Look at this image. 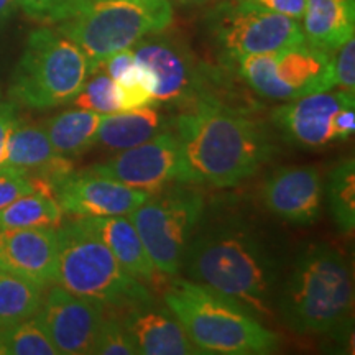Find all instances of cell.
Returning <instances> with one entry per match:
<instances>
[{
	"instance_id": "obj_1",
	"label": "cell",
	"mask_w": 355,
	"mask_h": 355,
	"mask_svg": "<svg viewBox=\"0 0 355 355\" xmlns=\"http://www.w3.org/2000/svg\"><path fill=\"white\" fill-rule=\"evenodd\" d=\"M181 270L191 282L229 296L259 319L275 316L282 255L270 234L242 212L204 211Z\"/></svg>"
},
{
	"instance_id": "obj_2",
	"label": "cell",
	"mask_w": 355,
	"mask_h": 355,
	"mask_svg": "<svg viewBox=\"0 0 355 355\" xmlns=\"http://www.w3.org/2000/svg\"><path fill=\"white\" fill-rule=\"evenodd\" d=\"M181 150L180 183L234 188L278 153L273 133L245 109L201 102L171 119Z\"/></svg>"
},
{
	"instance_id": "obj_3",
	"label": "cell",
	"mask_w": 355,
	"mask_h": 355,
	"mask_svg": "<svg viewBox=\"0 0 355 355\" xmlns=\"http://www.w3.org/2000/svg\"><path fill=\"white\" fill-rule=\"evenodd\" d=\"M277 311L298 334L339 337L349 332L354 282L344 255L326 242L306 245L279 286Z\"/></svg>"
},
{
	"instance_id": "obj_4",
	"label": "cell",
	"mask_w": 355,
	"mask_h": 355,
	"mask_svg": "<svg viewBox=\"0 0 355 355\" xmlns=\"http://www.w3.org/2000/svg\"><path fill=\"white\" fill-rule=\"evenodd\" d=\"M165 304L201 354L263 355L279 349V339L241 303L191 279H173Z\"/></svg>"
},
{
	"instance_id": "obj_5",
	"label": "cell",
	"mask_w": 355,
	"mask_h": 355,
	"mask_svg": "<svg viewBox=\"0 0 355 355\" xmlns=\"http://www.w3.org/2000/svg\"><path fill=\"white\" fill-rule=\"evenodd\" d=\"M56 239V285L115 311L152 298L148 288L123 270L86 217L58 225Z\"/></svg>"
},
{
	"instance_id": "obj_6",
	"label": "cell",
	"mask_w": 355,
	"mask_h": 355,
	"mask_svg": "<svg viewBox=\"0 0 355 355\" xmlns=\"http://www.w3.org/2000/svg\"><path fill=\"white\" fill-rule=\"evenodd\" d=\"M99 68L60 30L30 33L8 87V99L30 109L71 104L84 83Z\"/></svg>"
},
{
	"instance_id": "obj_7",
	"label": "cell",
	"mask_w": 355,
	"mask_h": 355,
	"mask_svg": "<svg viewBox=\"0 0 355 355\" xmlns=\"http://www.w3.org/2000/svg\"><path fill=\"white\" fill-rule=\"evenodd\" d=\"M171 0H91L58 30L101 66L114 53L128 50L173 24Z\"/></svg>"
},
{
	"instance_id": "obj_8",
	"label": "cell",
	"mask_w": 355,
	"mask_h": 355,
	"mask_svg": "<svg viewBox=\"0 0 355 355\" xmlns=\"http://www.w3.org/2000/svg\"><path fill=\"white\" fill-rule=\"evenodd\" d=\"M135 60L155 78V104L188 110L201 102L239 107L229 101L230 86L224 78L199 61L180 38L158 32L132 46ZM243 109V107H241Z\"/></svg>"
},
{
	"instance_id": "obj_9",
	"label": "cell",
	"mask_w": 355,
	"mask_h": 355,
	"mask_svg": "<svg viewBox=\"0 0 355 355\" xmlns=\"http://www.w3.org/2000/svg\"><path fill=\"white\" fill-rule=\"evenodd\" d=\"M206 211V199L194 184L175 183L150 194L128 217L148 252L155 270L176 277L198 222Z\"/></svg>"
},
{
	"instance_id": "obj_10",
	"label": "cell",
	"mask_w": 355,
	"mask_h": 355,
	"mask_svg": "<svg viewBox=\"0 0 355 355\" xmlns=\"http://www.w3.org/2000/svg\"><path fill=\"white\" fill-rule=\"evenodd\" d=\"M224 63L252 91L270 101L288 102L336 86L331 51L306 40L283 50L230 58Z\"/></svg>"
},
{
	"instance_id": "obj_11",
	"label": "cell",
	"mask_w": 355,
	"mask_h": 355,
	"mask_svg": "<svg viewBox=\"0 0 355 355\" xmlns=\"http://www.w3.org/2000/svg\"><path fill=\"white\" fill-rule=\"evenodd\" d=\"M206 32L222 61L247 55H265L304 42L300 20L235 2H220L204 19Z\"/></svg>"
},
{
	"instance_id": "obj_12",
	"label": "cell",
	"mask_w": 355,
	"mask_h": 355,
	"mask_svg": "<svg viewBox=\"0 0 355 355\" xmlns=\"http://www.w3.org/2000/svg\"><path fill=\"white\" fill-rule=\"evenodd\" d=\"M89 170L146 194L158 193L168 186L180 183V141L171 127H168L153 139L122 152H115L114 157L96 163Z\"/></svg>"
},
{
	"instance_id": "obj_13",
	"label": "cell",
	"mask_w": 355,
	"mask_h": 355,
	"mask_svg": "<svg viewBox=\"0 0 355 355\" xmlns=\"http://www.w3.org/2000/svg\"><path fill=\"white\" fill-rule=\"evenodd\" d=\"M107 309L96 301L51 286L35 314L60 355L92 354Z\"/></svg>"
},
{
	"instance_id": "obj_14",
	"label": "cell",
	"mask_w": 355,
	"mask_h": 355,
	"mask_svg": "<svg viewBox=\"0 0 355 355\" xmlns=\"http://www.w3.org/2000/svg\"><path fill=\"white\" fill-rule=\"evenodd\" d=\"M51 191L63 212L87 219L128 216L150 196L92 170L64 173L53 181Z\"/></svg>"
},
{
	"instance_id": "obj_15",
	"label": "cell",
	"mask_w": 355,
	"mask_h": 355,
	"mask_svg": "<svg viewBox=\"0 0 355 355\" xmlns=\"http://www.w3.org/2000/svg\"><path fill=\"white\" fill-rule=\"evenodd\" d=\"M265 207L291 225H313L322 211L324 181L314 166H285L272 173L261 188Z\"/></svg>"
},
{
	"instance_id": "obj_16",
	"label": "cell",
	"mask_w": 355,
	"mask_h": 355,
	"mask_svg": "<svg viewBox=\"0 0 355 355\" xmlns=\"http://www.w3.org/2000/svg\"><path fill=\"white\" fill-rule=\"evenodd\" d=\"M355 102L354 92L322 91L288 101L273 110V127L286 141L303 148H319L332 141V117L343 105Z\"/></svg>"
},
{
	"instance_id": "obj_17",
	"label": "cell",
	"mask_w": 355,
	"mask_h": 355,
	"mask_svg": "<svg viewBox=\"0 0 355 355\" xmlns=\"http://www.w3.org/2000/svg\"><path fill=\"white\" fill-rule=\"evenodd\" d=\"M121 318L127 327L137 354L140 355H194L201 354L191 343L180 321L168 306L153 298L139 301L127 308Z\"/></svg>"
},
{
	"instance_id": "obj_18",
	"label": "cell",
	"mask_w": 355,
	"mask_h": 355,
	"mask_svg": "<svg viewBox=\"0 0 355 355\" xmlns=\"http://www.w3.org/2000/svg\"><path fill=\"white\" fill-rule=\"evenodd\" d=\"M56 229L0 230V268L40 288L56 282Z\"/></svg>"
},
{
	"instance_id": "obj_19",
	"label": "cell",
	"mask_w": 355,
	"mask_h": 355,
	"mask_svg": "<svg viewBox=\"0 0 355 355\" xmlns=\"http://www.w3.org/2000/svg\"><path fill=\"white\" fill-rule=\"evenodd\" d=\"M68 163V158L60 157L55 152L44 127L20 125L19 121L12 128L2 166L24 171L26 176L38 171L42 178L37 180L44 181L51 188L56 178L71 171Z\"/></svg>"
},
{
	"instance_id": "obj_20",
	"label": "cell",
	"mask_w": 355,
	"mask_h": 355,
	"mask_svg": "<svg viewBox=\"0 0 355 355\" xmlns=\"http://www.w3.org/2000/svg\"><path fill=\"white\" fill-rule=\"evenodd\" d=\"M304 40L326 51H334L355 32V0H306Z\"/></svg>"
},
{
	"instance_id": "obj_21",
	"label": "cell",
	"mask_w": 355,
	"mask_h": 355,
	"mask_svg": "<svg viewBox=\"0 0 355 355\" xmlns=\"http://www.w3.org/2000/svg\"><path fill=\"white\" fill-rule=\"evenodd\" d=\"M168 127L170 122L155 105L119 110V112L102 115L96 144L109 152H122L153 139L157 133Z\"/></svg>"
},
{
	"instance_id": "obj_22",
	"label": "cell",
	"mask_w": 355,
	"mask_h": 355,
	"mask_svg": "<svg viewBox=\"0 0 355 355\" xmlns=\"http://www.w3.org/2000/svg\"><path fill=\"white\" fill-rule=\"evenodd\" d=\"M87 220L127 273L140 282H153L157 278L158 272L155 270L130 217H91Z\"/></svg>"
},
{
	"instance_id": "obj_23",
	"label": "cell",
	"mask_w": 355,
	"mask_h": 355,
	"mask_svg": "<svg viewBox=\"0 0 355 355\" xmlns=\"http://www.w3.org/2000/svg\"><path fill=\"white\" fill-rule=\"evenodd\" d=\"M102 115L86 109H73L55 115L44 123L53 148L60 157L73 158L96 145Z\"/></svg>"
},
{
	"instance_id": "obj_24",
	"label": "cell",
	"mask_w": 355,
	"mask_h": 355,
	"mask_svg": "<svg viewBox=\"0 0 355 355\" xmlns=\"http://www.w3.org/2000/svg\"><path fill=\"white\" fill-rule=\"evenodd\" d=\"M63 209L50 191L35 189L13 199L0 209V230L6 229H56Z\"/></svg>"
},
{
	"instance_id": "obj_25",
	"label": "cell",
	"mask_w": 355,
	"mask_h": 355,
	"mask_svg": "<svg viewBox=\"0 0 355 355\" xmlns=\"http://www.w3.org/2000/svg\"><path fill=\"white\" fill-rule=\"evenodd\" d=\"M324 198L336 227L350 234L355 227V162L352 157L337 162L324 183Z\"/></svg>"
},
{
	"instance_id": "obj_26",
	"label": "cell",
	"mask_w": 355,
	"mask_h": 355,
	"mask_svg": "<svg viewBox=\"0 0 355 355\" xmlns=\"http://www.w3.org/2000/svg\"><path fill=\"white\" fill-rule=\"evenodd\" d=\"M42 303L43 288L0 268V326L33 318Z\"/></svg>"
},
{
	"instance_id": "obj_27",
	"label": "cell",
	"mask_w": 355,
	"mask_h": 355,
	"mask_svg": "<svg viewBox=\"0 0 355 355\" xmlns=\"http://www.w3.org/2000/svg\"><path fill=\"white\" fill-rule=\"evenodd\" d=\"M0 355H58L37 318L0 326Z\"/></svg>"
},
{
	"instance_id": "obj_28",
	"label": "cell",
	"mask_w": 355,
	"mask_h": 355,
	"mask_svg": "<svg viewBox=\"0 0 355 355\" xmlns=\"http://www.w3.org/2000/svg\"><path fill=\"white\" fill-rule=\"evenodd\" d=\"M71 104L78 109H86L101 115L119 112L115 84L102 66L87 78V81L84 83L78 96L71 101Z\"/></svg>"
},
{
	"instance_id": "obj_29",
	"label": "cell",
	"mask_w": 355,
	"mask_h": 355,
	"mask_svg": "<svg viewBox=\"0 0 355 355\" xmlns=\"http://www.w3.org/2000/svg\"><path fill=\"white\" fill-rule=\"evenodd\" d=\"M91 0H17L19 7L33 20L60 25L78 15Z\"/></svg>"
},
{
	"instance_id": "obj_30",
	"label": "cell",
	"mask_w": 355,
	"mask_h": 355,
	"mask_svg": "<svg viewBox=\"0 0 355 355\" xmlns=\"http://www.w3.org/2000/svg\"><path fill=\"white\" fill-rule=\"evenodd\" d=\"M92 354L97 355H133L137 354L127 327L122 319L115 314L105 313L104 321L101 324L99 334L92 347Z\"/></svg>"
},
{
	"instance_id": "obj_31",
	"label": "cell",
	"mask_w": 355,
	"mask_h": 355,
	"mask_svg": "<svg viewBox=\"0 0 355 355\" xmlns=\"http://www.w3.org/2000/svg\"><path fill=\"white\" fill-rule=\"evenodd\" d=\"M37 189V183L24 171L0 166V209L10 204L13 199L24 196Z\"/></svg>"
},
{
	"instance_id": "obj_32",
	"label": "cell",
	"mask_w": 355,
	"mask_h": 355,
	"mask_svg": "<svg viewBox=\"0 0 355 355\" xmlns=\"http://www.w3.org/2000/svg\"><path fill=\"white\" fill-rule=\"evenodd\" d=\"M332 68H334L336 86L349 92H355V40L350 38L334 50Z\"/></svg>"
},
{
	"instance_id": "obj_33",
	"label": "cell",
	"mask_w": 355,
	"mask_h": 355,
	"mask_svg": "<svg viewBox=\"0 0 355 355\" xmlns=\"http://www.w3.org/2000/svg\"><path fill=\"white\" fill-rule=\"evenodd\" d=\"M235 2L242 3V6L261 8V10L282 13V15L291 17L295 20L303 19L306 6V0H235Z\"/></svg>"
},
{
	"instance_id": "obj_34",
	"label": "cell",
	"mask_w": 355,
	"mask_h": 355,
	"mask_svg": "<svg viewBox=\"0 0 355 355\" xmlns=\"http://www.w3.org/2000/svg\"><path fill=\"white\" fill-rule=\"evenodd\" d=\"M19 122V109L17 104L10 99H0V166L3 163L6 157V148L8 135H10L12 128Z\"/></svg>"
},
{
	"instance_id": "obj_35",
	"label": "cell",
	"mask_w": 355,
	"mask_h": 355,
	"mask_svg": "<svg viewBox=\"0 0 355 355\" xmlns=\"http://www.w3.org/2000/svg\"><path fill=\"white\" fill-rule=\"evenodd\" d=\"M355 102L345 104L337 110L334 117H332V141H345L354 135L355 132V112H354Z\"/></svg>"
},
{
	"instance_id": "obj_36",
	"label": "cell",
	"mask_w": 355,
	"mask_h": 355,
	"mask_svg": "<svg viewBox=\"0 0 355 355\" xmlns=\"http://www.w3.org/2000/svg\"><path fill=\"white\" fill-rule=\"evenodd\" d=\"M19 7L17 0H0V21L10 19V15Z\"/></svg>"
},
{
	"instance_id": "obj_37",
	"label": "cell",
	"mask_w": 355,
	"mask_h": 355,
	"mask_svg": "<svg viewBox=\"0 0 355 355\" xmlns=\"http://www.w3.org/2000/svg\"><path fill=\"white\" fill-rule=\"evenodd\" d=\"M173 2L183 3V6H196V3H202L207 2V0H173Z\"/></svg>"
}]
</instances>
